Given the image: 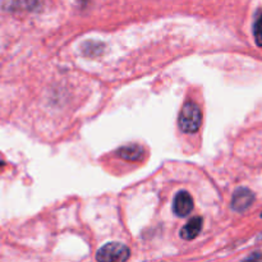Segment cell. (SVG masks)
Instances as JSON below:
<instances>
[{
	"instance_id": "cell-5",
	"label": "cell",
	"mask_w": 262,
	"mask_h": 262,
	"mask_svg": "<svg viewBox=\"0 0 262 262\" xmlns=\"http://www.w3.org/2000/svg\"><path fill=\"white\" fill-rule=\"evenodd\" d=\"M202 217L201 216H194L182 228L181 230V238H183L184 241H192L200 234L202 229Z\"/></svg>"
},
{
	"instance_id": "cell-3",
	"label": "cell",
	"mask_w": 262,
	"mask_h": 262,
	"mask_svg": "<svg viewBox=\"0 0 262 262\" xmlns=\"http://www.w3.org/2000/svg\"><path fill=\"white\" fill-rule=\"evenodd\" d=\"M255 194L248 188H238L232 197V209L234 211L243 212L252 206Z\"/></svg>"
},
{
	"instance_id": "cell-8",
	"label": "cell",
	"mask_w": 262,
	"mask_h": 262,
	"mask_svg": "<svg viewBox=\"0 0 262 262\" xmlns=\"http://www.w3.org/2000/svg\"><path fill=\"white\" fill-rule=\"evenodd\" d=\"M248 260H262V255H253L248 257Z\"/></svg>"
},
{
	"instance_id": "cell-7",
	"label": "cell",
	"mask_w": 262,
	"mask_h": 262,
	"mask_svg": "<svg viewBox=\"0 0 262 262\" xmlns=\"http://www.w3.org/2000/svg\"><path fill=\"white\" fill-rule=\"evenodd\" d=\"M253 35H255L256 43L262 48V14L256 19L255 27H253Z\"/></svg>"
},
{
	"instance_id": "cell-1",
	"label": "cell",
	"mask_w": 262,
	"mask_h": 262,
	"mask_svg": "<svg viewBox=\"0 0 262 262\" xmlns=\"http://www.w3.org/2000/svg\"><path fill=\"white\" fill-rule=\"evenodd\" d=\"M201 124L202 113L200 106L194 102H187L179 113V129L184 133H194L200 129Z\"/></svg>"
},
{
	"instance_id": "cell-2",
	"label": "cell",
	"mask_w": 262,
	"mask_h": 262,
	"mask_svg": "<svg viewBox=\"0 0 262 262\" xmlns=\"http://www.w3.org/2000/svg\"><path fill=\"white\" fill-rule=\"evenodd\" d=\"M130 252L127 246L122 243H107L102 246L96 253V260L100 262H123L129 258Z\"/></svg>"
},
{
	"instance_id": "cell-4",
	"label": "cell",
	"mask_w": 262,
	"mask_h": 262,
	"mask_svg": "<svg viewBox=\"0 0 262 262\" xmlns=\"http://www.w3.org/2000/svg\"><path fill=\"white\" fill-rule=\"evenodd\" d=\"M193 199L188 192L181 191L177 193L173 202V211L177 216H187L193 210Z\"/></svg>"
},
{
	"instance_id": "cell-9",
	"label": "cell",
	"mask_w": 262,
	"mask_h": 262,
	"mask_svg": "<svg viewBox=\"0 0 262 262\" xmlns=\"http://www.w3.org/2000/svg\"><path fill=\"white\" fill-rule=\"evenodd\" d=\"M4 165H5V164L3 163V161H0V169H3V168H4Z\"/></svg>"
},
{
	"instance_id": "cell-6",
	"label": "cell",
	"mask_w": 262,
	"mask_h": 262,
	"mask_svg": "<svg viewBox=\"0 0 262 262\" xmlns=\"http://www.w3.org/2000/svg\"><path fill=\"white\" fill-rule=\"evenodd\" d=\"M117 155L119 158L124 159V160L128 161H136V160H140L143 155V148L138 145H127V146H123V147L118 148L117 151Z\"/></svg>"
}]
</instances>
